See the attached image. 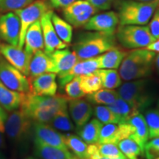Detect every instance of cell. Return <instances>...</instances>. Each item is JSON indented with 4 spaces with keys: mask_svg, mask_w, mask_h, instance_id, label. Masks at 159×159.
I'll return each instance as SVG.
<instances>
[{
    "mask_svg": "<svg viewBox=\"0 0 159 159\" xmlns=\"http://www.w3.org/2000/svg\"><path fill=\"white\" fill-rule=\"evenodd\" d=\"M116 40L127 49L146 48L156 41L146 25H119L116 33Z\"/></svg>",
    "mask_w": 159,
    "mask_h": 159,
    "instance_id": "6",
    "label": "cell"
},
{
    "mask_svg": "<svg viewBox=\"0 0 159 159\" xmlns=\"http://www.w3.org/2000/svg\"><path fill=\"white\" fill-rule=\"evenodd\" d=\"M127 122L131 127L130 139L134 140L140 147L142 154H144V146L150 139L148 127L144 116L142 114H139L132 117Z\"/></svg>",
    "mask_w": 159,
    "mask_h": 159,
    "instance_id": "22",
    "label": "cell"
},
{
    "mask_svg": "<svg viewBox=\"0 0 159 159\" xmlns=\"http://www.w3.org/2000/svg\"><path fill=\"white\" fill-rule=\"evenodd\" d=\"M117 15L121 25H146L159 7V0L141 2L121 0L117 3Z\"/></svg>",
    "mask_w": 159,
    "mask_h": 159,
    "instance_id": "4",
    "label": "cell"
},
{
    "mask_svg": "<svg viewBox=\"0 0 159 159\" xmlns=\"http://www.w3.org/2000/svg\"><path fill=\"white\" fill-rule=\"evenodd\" d=\"M131 127L128 122L121 124H105L102 125L99 134V144L117 145L123 139L130 138Z\"/></svg>",
    "mask_w": 159,
    "mask_h": 159,
    "instance_id": "17",
    "label": "cell"
},
{
    "mask_svg": "<svg viewBox=\"0 0 159 159\" xmlns=\"http://www.w3.org/2000/svg\"><path fill=\"white\" fill-rule=\"evenodd\" d=\"M52 22L59 39L69 45L72 39V26L55 13L52 14Z\"/></svg>",
    "mask_w": 159,
    "mask_h": 159,
    "instance_id": "30",
    "label": "cell"
},
{
    "mask_svg": "<svg viewBox=\"0 0 159 159\" xmlns=\"http://www.w3.org/2000/svg\"><path fill=\"white\" fill-rule=\"evenodd\" d=\"M116 47L115 33L89 32L80 35L73 46L78 60L92 58Z\"/></svg>",
    "mask_w": 159,
    "mask_h": 159,
    "instance_id": "2",
    "label": "cell"
},
{
    "mask_svg": "<svg viewBox=\"0 0 159 159\" xmlns=\"http://www.w3.org/2000/svg\"><path fill=\"white\" fill-rule=\"evenodd\" d=\"M119 25L117 13L110 11L92 16L88 22L83 26V28L89 31L115 33Z\"/></svg>",
    "mask_w": 159,
    "mask_h": 159,
    "instance_id": "15",
    "label": "cell"
},
{
    "mask_svg": "<svg viewBox=\"0 0 159 159\" xmlns=\"http://www.w3.org/2000/svg\"><path fill=\"white\" fill-rule=\"evenodd\" d=\"M93 111L96 118L102 124H121L119 117L108 106L97 105Z\"/></svg>",
    "mask_w": 159,
    "mask_h": 159,
    "instance_id": "35",
    "label": "cell"
},
{
    "mask_svg": "<svg viewBox=\"0 0 159 159\" xmlns=\"http://www.w3.org/2000/svg\"><path fill=\"white\" fill-rule=\"evenodd\" d=\"M144 154L148 159H156L159 157V137L152 139L146 143Z\"/></svg>",
    "mask_w": 159,
    "mask_h": 159,
    "instance_id": "41",
    "label": "cell"
},
{
    "mask_svg": "<svg viewBox=\"0 0 159 159\" xmlns=\"http://www.w3.org/2000/svg\"><path fill=\"white\" fill-rule=\"evenodd\" d=\"M47 124L56 130L61 132H70L75 129L67 109H63L57 112Z\"/></svg>",
    "mask_w": 159,
    "mask_h": 159,
    "instance_id": "32",
    "label": "cell"
},
{
    "mask_svg": "<svg viewBox=\"0 0 159 159\" xmlns=\"http://www.w3.org/2000/svg\"><path fill=\"white\" fill-rule=\"evenodd\" d=\"M25 93L7 88L0 81V106L8 112L17 110L21 106Z\"/></svg>",
    "mask_w": 159,
    "mask_h": 159,
    "instance_id": "25",
    "label": "cell"
},
{
    "mask_svg": "<svg viewBox=\"0 0 159 159\" xmlns=\"http://www.w3.org/2000/svg\"><path fill=\"white\" fill-rule=\"evenodd\" d=\"M107 106L119 117L121 123L127 122L132 117L140 114L138 109L120 97H118L114 103Z\"/></svg>",
    "mask_w": 159,
    "mask_h": 159,
    "instance_id": "27",
    "label": "cell"
},
{
    "mask_svg": "<svg viewBox=\"0 0 159 159\" xmlns=\"http://www.w3.org/2000/svg\"><path fill=\"white\" fill-rule=\"evenodd\" d=\"M146 49H149V50L153 51L155 52H158L159 53V39H157L156 41L150 43V45H148L146 47Z\"/></svg>",
    "mask_w": 159,
    "mask_h": 159,
    "instance_id": "46",
    "label": "cell"
},
{
    "mask_svg": "<svg viewBox=\"0 0 159 159\" xmlns=\"http://www.w3.org/2000/svg\"><path fill=\"white\" fill-rule=\"evenodd\" d=\"M68 101L63 95L38 96L28 92L24 94L19 108L33 122L49 123L57 112L68 108Z\"/></svg>",
    "mask_w": 159,
    "mask_h": 159,
    "instance_id": "1",
    "label": "cell"
},
{
    "mask_svg": "<svg viewBox=\"0 0 159 159\" xmlns=\"http://www.w3.org/2000/svg\"><path fill=\"white\" fill-rule=\"evenodd\" d=\"M98 69H99L98 57L79 60L74 66L69 71L64 73H61V74H57L58 83L61 87H64V85L75 77L90 74V73L94 72Z\"/></svg>",
    "mask_w": 159,
    "mask_h": 159,
    "instance_id": "18",
    "label": "cell"
},
{
    "mask_svg": "<svg viewBox=\"0 0 159 159\" xmlns=\"http://www.w3.org/2000/svg\"><path fill=\"white\" fill-rule=\"evenodd\" d=\"M19 35L20 21L16 13L8 12L0 16V41L18 47Z\"/></svg>",
    "mask_w": 159,
    "mask_h": 159,
    "instance_id": "13",
    "label": "cell"
},
{
    "mask_svg": "<svg viewBox=\"0 0 159 159\" xmlns=\"http://www.w3.org/2000/svg\"><path fill=\"white\" fill-rule=\"evenodd\" d=\"M7 115L6 114V111H0V152H3L5 149V120Z\"/></svg>",
    "mask_w": 159,
    "mask_h": 159,
    "instance_id": "42",
    "label": "cell"
},
{
    "mask_svg": "<svg viewBox=\"0 0 159 159\" xmlns=\"http://www.w3.org/2000/svg\"><path fill=\"white\" fill-rule=\"evenodd\" d=\"M103 124L97 119H93L78 129L79 137L87 144L98 142L99 134Z\"/></svg>",
    "mask_w": 159,
    "mask_h": 159,
    "instance_id": "28",
    "label": "cell"
},
{
    "mask_svg": "<svg viewBox=\"0 0 159 159\" xmlns=\"http://www.w3.org/2000/svg\"><path fill=\"white\" fill-rule=\"evenodd\" d=\"M33 135L35 141L49 146L69 150L65 143L64 135L61 134L47 123L33 122Z\"/></svg>",
    "mask_w": 159,
    "mask_h": 159,
    "instance_id": "11",
    "label": "cell"
},
{
    "mask_svg": "<svg viewBox=\"0 0 159 159\" xmlns=\"http://www.w3.org/2000/svg\"><path fill=\"white\" fill-rule=\"evenodd\" d=\"M156 159H159V157H158V158H156Z\"/></svg>",
    "mask_w": 159,
    "mask_h": 159,
    "instance_id": "54",
    "label": "cell"
},
{
    "mask_svg": "<svg viewBox=\"0 0 159 159\" xmlns=\"http://www.w3.org/2000/svg\"><path fill=\"white\" fill-rule=\"evenodd\" d=\"M65 143L69 150L80 159H88L89 144L85 142L80 137L73 134L64 135Z\"/></svg>",
    "mask_w": 159,
    "mask_h": 159,
    "instance_id": "29",
    "label": "cell"
},
{
    "mask_svg": "<svg viewBox=\"0 0 159 159\" xmlns=\"http://www.w3.org/2000/svg\"><path fill=\"white\" fill-rule=\"evenodd\" d=\"M99 159H109V158H99Z\"/></svg>",
    "mask_w": 159,
    "mask_h": 159,
    "instance_id": "52",
    "label": "cell"
},
{
    "mask_svg": "<svg viewBox=\"0 0 159 159\" xmlns=\"http://www.w3.org/2000/svg\"><path fill=\"white\" fill-rule=\"evenodd\" d=\"M48 55L54 63L57 75L69 71L79 61L75 52L67 48L57 49Z\"/></svg>",
    "mask_w": 159,
    "mask_h": 159,
    "instance_id": "23",
    "label": "cell"
},
{
    "mask_svg": "<svg viewBox=\"0 0 159 159\" xmlns=\"http://www.w3.org/2000/svg\"><path fill=\"white\" fill-rule=\"evenodd\" d=\"M0 159H7L5 155L3 153V152H0Z\"/></svg>",
    "mask_w": 159,
    "mask_h": 159,
    "instance_id": "48",
    "label": "cell"
},
{
    "mask_svg": "<svg viewBox=\"0 0 159 159\" xmlns=\"http://www.w3.org/2000/svg\"><path fill=\"white\" fill-rule=\"evenodd\" d=\"M50 11L49 5L43 0H35L22 9L16 11L20 21V35L18 47L23 49L26 32L35 21H39L44 13Z\"/></svg>",
    "mask_w": 159,
    "mask_h": 159,
    "instance_id": "8",
    "label": "cell"
},
{
    "mask_svg": "<svg viewBox=\"0 0 159 159\" xmlns=\"http://www.w3.org/2000/svg\"><path fill=\"white\" fill-rule=\"evenodd\" d=\"M56 73L55 64L48 54L39 50L31 57L29 66V77H34L45 73Z\"/></svg>",
    "mask_w": 159,
    "mask_h": 159,
    "instance_id": "20",
    "label": "cell"
},
{
    "mask_svg": "<svg viewBox=\"0 0 159 159\" xmlns=\"http://www.w3.org/2000/svg\"><path fill=\"white\" fill-rule=\"evenodd\" d=\"M97 11L86 0H77L63 9V15L67 22L78 28L83 27Z\"/></svg>",
    "mask_w": 159,
    "mask_h": 159,
    "instance_id": "10",
    "label": "cell"
},
{
    "mask_svg": "<svg viewBox=\"0 0 159 159\" xmlns=\"http://www.w3.org/2000/svg\"><path fill=\"white\" fill-rule=\"evenodd\" d=\"M117 146L128 159H139L142 154L140 147L130 138L123 139Z\"/></svg>",
    "mask_w": 159,
    "mask_h": 159,
    "instance_id": "36",
    "label": "cell"
},
{
    "mask_svg": "<svg viewBox=\"0 0 159 159\" xmlns=\"http://www.w3.org/2000/svg\"><path fill=\"white\" fill-rule=\"evenodd\" d=\"M99 153L102 158L109 159H128L119 150L118 146L114 144H99L96 143Z\"/></svg>",
    "mask_w": 159,
    "mask_h": 159,
    "instance_id": "39",
    "label": "cell"
},
{
    "mask_svg": "<svg viewBox=\"0 0 159 159\" xmlns=\"http://www.w3.org/2000/svg\"><path fill=\"white\" fill-rule=\"evenodd\" d=\"M53 12L49 11L44 13L41 19V29H42L43 43H44V52L47 54H50L57 49L67 48L68 44L63 42L57 36L56 32L52 22V14Z\"/></svg>",
    "mask_w": 159,
    "mask_h": 159,
    "instance_id": "14",
    "label": "cell"
},
{
    "mask_svg": "<svg viewBox=\"0 0 159 159\" xmlns=\"http://www.w3.org/2000/svg\"><path fill=\"white\" fill-rule=\"evenodd\" d=\"M136 1H141V2H150V1H153V0H136Z\"/></svg>",
    "mask_w": 159,
    "mask_h": 159,
    "instance_id": "50",
    "label": "cell"
},
{
    "mask_svg": "<svg viewBox=\"0 0 159 159\" xmlns=\"http://www.w3.org/2000/svg\"><path fill=\"white\" fill-rule=\"evenodd\" d=\"M56 73H45L34 77H29L30 91L38 96H54L57 90Z\"/></svg>",
    "mask_w": 159,
    "mask_h": 159,
    "instance_id": "16",
    "label": "cell"
},
{
    "mask_svg": "<svg viewBox=\"0 0 159 159\" xmlns=\"http://www.w3.org/2000/svg\"><path fill=\"white\" fill-rule=\"evenodd\" d=\"M158 108H159V100H158Z\"/></svg>",
    "mask_w": 159,
    "mask_h": 159,
    "instance_id": "53",
    "label": "cell"
},
{
    "mask_svg": "<svg viewBox=\"0 0 159 159\" xmlns=\"http://www.w3.org/2000/svg\"><path fill=\"white\" fill-rule=\"evenodd\" d=\"M0 81L11 90L21 93L30 91L29 78L0 56Z\"/></svg>",
    "mask_w": 159,
    "mask_h": 159,
    "instance_id": "9",
    "label": "cell"
},
{
    "mask_svg": "<svg viewBox=\"0 0 159 159\" xmlns=\"http://www.w3.org/2000/svg\"><path fill=\"white\" fill-rule=\"evenodd\" d=\"M0 56L16 68L26 76H29V66L31 57L23 49L0 41Z\"/></svg>",
    "mask_w": 159,
    "mask_h": 159,
    "instance_id": "12",
    "label": "cell"
},
{
    "mask_svg": "<svg viewBox=\"0 0 159 159\" xmlns=\"http://www.w3.org/2000/svg\"><path fill=\"white\" fill-rule=\"evenodd\" d=\"M34 155L39 159H72L75 156L69 150L49 146L35 140Z\"/></svg>",
    "mask_w": 159,
    "mask_h": 159,
    "instance_id": "24",
    "label": "cell"
},
{
    "mask_svg": "<svg viewBox=\"0 0 159 159\" xmlns=\"http://www.w3.org/2000/svg\"><path fill=\"white\" fill-rule=\"evenodd\" d=\"M95 72L101 80L102 88L115 89L122 85V78L116 69H98Z\"/></svg>",
    "mask_w": 159,
    "mask_h": 159,
    "instance_id": "31",
    "label": "cell"
},
{
    "mask_svg": "<svg viewBox=\"0 0 159 159\" xmlns=\"http://www.w3.org/2000/svg\"><path fill=\"white\" fill-rule=\"evenodd\" d=\"M118 97H119L118 92L114 89H100L96 92L89 94L87 99L93 104L109 105L114 103Z\"/></svg>",
    "mask_w": 159,
    "mask_h": 159,
    "instance_id": "33",
    "label": "cell"
},
{
    "mask_svg": "<svg viewBox=\"0 0 159 159\" xmlns=\"http://www.w3.org/2000/svg\"><path fill=\"white\" fill-rule=\"evenodd\" d=\"M149 130L150 139L159 137V110L150 109L144 114Z\"/></svg>",
    "mask_w": 159,
    "mask_h": 159,
    "instance_id": "37",
    "label": "cell"
},
{
    "mask_svg": "<svg viewBox=\"0 0 159 159\" xmlns=\"http://www.w3.org/2000/svg\"><path fill=\"white\" fill-rule=\"evenodd\" d=\"M24 45V50L30 57L37 51L43 50L44 43L40 20L33 24L26 32Z\"/></svg>",
    "mask_w": 159,
    "mask_h": 159,
    "instance_id": "21",
    "label": "cell"
},
{
    "mask_svg": "<svg viewBox=\"0 0 159 159\" xmlns=\"http://www.w3.org/2000/svg\"><path fill=\"white\" fill-rule=\"evenodd\" d=\"M117 92L121 98L130 103L139 111L144 110L152 102L147 80L139 79L125 83L119 86Z\"/></svg>",
    "mask_w": 159,
    "mask_h": 159,
    "instance_id": "7",
    "label": "cell"
},
{
    "mask_svg": "<svg viewBox=\"0 0 159 159\" xmlns=\"http://www.w3.org/2000/svg\"><path fill=\"white\" fill-rule=\"evenodd\" d=\"M34 0H0V11L16 12L29 5Z\"/></svg>",
    "mask_w": 159,
    "mask_h": 159,
    "instance_id": "40",
    "label": "cell"
},
{
    "mask_svg": "<svg viewBox=\"0 0 159 159\" xmlns=\"http://www.w3.org/2000/svg\"><path fill=\"white\" fill-rule=\"evenodd\" d=\"M25 159H39V158H38L37 157L35 156H29V157H27V158Z\"/></svg>",
    "mask_w": 159,
    "mask_h": 159,
    "instance_id": "49",
    "label": "cell"
},
{
    "mask_svg": "<svg viewBox=\"0 0 159 159\" xmlns=\"http://www.w3.org/2000/svg\"><path fill=\"white\" fill-rule=\"evenodd\" d=\"M68 105L69 116L77 128H82L93 114V108L90 102L82 99H69Z\"/></svg>",
    "mask_w": 159,
    "mask_h": 159,
    "instance_id": "19",
    "label": "cell"
},
{
    "mask_svg": "<svg viewBox=\"0 0 159 159\" xmlns=\"http://www.w3.org/2000/svg\"><path fill=\"white\" fill-rule=\"evenodd\" d=\"M33 122L19 108L10 112L5 120V134L7 140L18 150L22 151L33 134Z\"/></svg>",
    "mask_w": 159,
    "mask_h": 159,
    "instance_id": "5",
    "label": "cell"
},
{
    "mask_svg": "<svg viewBox=\"0 0 159 159\" xmlns=\"http://www.w3.org/2000/svg\"><path fill=\"white\" fill-rule=\"evenodd\" d=\"M127 54L128 52L121 50L117 47L105 52L97 56L99 69H117L120 66L123 59Z\"/></svg>",
    "mask_w": 159,
    "mask_h": 159,
    "instance_id": "26",
    "label": "cell"
},
{
    "mask_svg": "<svg viewBox=\"0 0 159 159\" xmlns=\"http://www.w3.org/2000/svg\"><path fill=\"white\" fill-rule=\"evenodd\" d=\"M72 159H80V158H77V157H76V156H74V158H73Z\"/></svg>",
    "mask_w": 159,
    "mask_h": 159,
    "instance_id": "51",
    "label": "cell"
},
{
    "mask_svg": "<svg viewBox=\"0 0 159 159\" xmlns=\"http://www.w3.org/2000/svg\"><path fill=\"white\" fill-rule=\"evenodd\" d=\"M156 52L146 48L135 49L126 55L119 66V75L125 81L142 79L151 75Z\"/></svg>",
    "mask_w": 159,
    "mask_h": 159,
    "instance_id": "3",
    "label": "cell"
},
{
    "mask_svg": "<svg viewBox=\"0 0 159 159\" xmlns=\"http://www.w3.org/2000/svg\"><path fill=\"white\" fill-rule=\"evenodd\" d=\"M77 0H49V7L55 9H63Z\"/></svg>",
    "mask_w": 159,
    "mask_h": 159,
    "instance_id": "45",
    "label": "cell"
},
{
    "mask_svg": "<svg viewBox=\"0 0 159 159\" xmlns=\"http://www.w3.org/2000/svg\"><path fill=\"white\" fill-rule=\"evenodd\" d=\"M154 64L156 65V69H158V70L159 71V54L156 55V57H155V60H154Z\"/></svg>",
    "mask_w": 159,
    "mask_h": 159,
    "instance_id": "47",
    "label": "cell"
},
{
    "mask_svg": "<svg viewBox=\"0 0 159 159\" xmlns=\"http://www.w3.org/2000/svg\"><path fill=\"white\" fill-rule=\"evenodd\" d=\"M97 11H108L111 7L115 0H86Z\"/></svg>",
    "mask_w": 159,
    "mask_h": 159,
    "instance_id": "44",
    "label": "cell"
},
{
    "mask_svg": "<svg viewBox=\"0 0 159 159\" xmlns=\"http://www.w3.org/2000/svg\"><path fill=\"white\" fill-rule=\"evenodd\" d=\"M66 97L69 99H81L85 95L80 87V76L75 77L64 85Z\"/></svg>",
    "mask_w": 159,
    "mask_h": 159,
    "instance_id": "38",
    "label": "cell"
},
{
    "mask_svg": "<svg viewBox=\"0 0 159 159\" xmlns=\"http://www.w3.org/2000/svg\"><path fill=\"white\" fill-rule=\"evenodd\" d=\"M150 31L156 40L159 39V7L154 13L153 16L151 18L150 24L148 26Z\"/></svg>",
    "mask_w": 159,
    "mask_h": 159,
    "instance_id": "43",
    "label": "cell"
},
{
    "mask_svg": "<svg viewBox=\"0 0 159 159\" xmlns=\"http://www.w3.org/2000/svg\"><path fill=\"white\" fill-rule=\"evenodd\" d=\"M80 87L85 94H91L102 88L101 80L96 72L81 75Z\"/></svg>",
    "mask_w": 159,
    "mask_h": 159,
    "instance_id": "34",
    "label": "cell"
}]
</instances>
